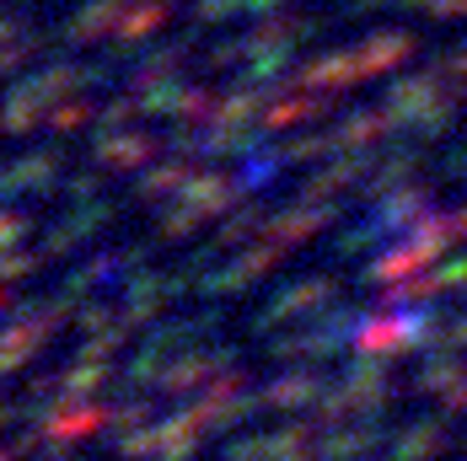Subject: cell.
<instances>
[{"instance_id": "cell-12", "label": "cell", "mask_w": 467, "mask_h": 461, "mask_svg": "<svg viewBox=\"0 0 467 461\" xmlns=\"http://www.w3.org/2000/svg\"><path fill=\"white\" fill-rule=\"evenodd\" d=\"M102 375H108V365L97 360V365H76L59 386H65V392H92V386H102Z\"/></svg>"}, {"instance_id": "cell-15", "label": "cell", "mask_w": 467, "mask_h": 461, "mask_svg": "<svg viewBox=\"0 0 467 461\" xmlns=\"http://www.w3.org/2000/svg\"><path fill=\"white\" fill-rule=\"evenodd\" d=\"M27 446H38V440H22V446H0V461H16Z\"/></svg>"}, {"instance_id": "cell-7", "label": "cell", "mask_w": 467, "mask_h": 461, "mask_svg": "<svg viewBox=\"0 0 467 461\" xmlns=\"http://www.w3.org/2000/svg\"><path fill=\"white\" fill-rule=\"evenodd\" d=\"M312 397H317V381H312V375H285V381H275L258 403H264V408H280V414H290V408H306Z\"/></svg>"}, {"instance_id": "cell-5", "label": "cell", "mask_w": 467, "mask_h": 461, "mask_svg": "<svg viewBox=\"0 0 467 461\" xmlns=\"http://www.w3.org/2000/svg\"><path fill=\"white\" fill-rule=\"evenodd\" d=\"M376 440H381V429H376V424H355V429H344V424H338L323 446H317V456H323V461H355V456H366Z\"/></svg>"}, {"instance_id": "cell-8", "label": "cell", "mask_w": 467, "mask_h": 461, "mask_svg": "<svg viewBox=\"0 0 467 461\" xmlns=\"http://www.w3.org/2000/svg\"><path fill=\"white\" fill-rule=\"evenodd\" d=\"M414 327L420 323H409V317H403V323H387V327H366V333H360V349H392V343H409Z\"/></svg>"}, {"instance_id": "cell-4", "label": "cell", "mask_w": 467, "mask_h": 461, "mask_svg": "<svg viewBox=\"0 0 467 461\" xmlns=\"http://www.w3.org/2000/svg\"><path fill=\"white\" fill-rule=\"evenodd\" d=\"M446 451V424L441 418H420L409 429H398L392 440V461H435Z\"/></svg>"}, {"instance_id": "cell-11", "label": "cell", "mask_w": 467, "mask_h": 461, "mask_svg": "<svg viewBox=\"0 0 467 461\" xmlns=\"http://www.w3.org/2000/svg\"><path fill=\"white\" fill-rule=\"evenodd\" d=\"M27 349H33V333H5L0 338V370H16L27 360Z\"/></svg>"}, {"instance_id": "cell-16", "label": "cell", "mask_w": 467, "mask_h": 461, "mask_svg": "<svg viewBox=\"0 0 467 461\" xmlns=\"http://www.w3.org/2000/svg\"><path fill=\"white\" fill-rule=\"evenodd\" d=\"M44 461H76V451H70V440H59V451H48Z\"/></svg>"}, {"instance_id": "cell-1", "label": "cell", "mask_w": 467, "mask_h": 461, "mask_svg": "<svg viewBox=\"0 0 467 461\" xmlns=\"http://www.w3.org/2000/svg\"><path fill=\"white\" fill-rule=\"evenodd\" d=\"M199 446H204V424H199L193 408H183L178 418H161L150 429L140 424V429L119 435V456L130 461H193Z\"/></svg>"}, {"instance_id": "cell-14", "label": "cell", "mask_w": 467, "mask_h": 461, "mask_svg": "<svg viewBox=\"0 0 467 461\" xmlns=\"http://www.w3.org/2000/svg\"><path fill=\"white\" fill-rule=\"evenodd\" d=\"M441 408L446 414H467V381H457L451 392H441Z\"/></svg>"}, {"instance_id": "cell-6", "label": "cell", "mask_w": 467, "mask_h": 461, "mask_svg": "<svg viewBox=\"0 0 467 461\" xmlns=\"http://www.w3.org/2000/svg\"><path fill=\"white\" fill-rule=\"evenodd\" d=\"M312 456H317L312 424H290V429H275L269 435V461H312Z\"/></svg>"}, {"instance_id": "cell-2", "label": "cell", "mask_w": 467, "mask_h": 461, "mask_svg": "<svg viewBox=\"0 0 467 461\" xmlns=\"http://www.w3.org/2000/svg\"><path fill=\"white\" fill-rule=\"evenodd\" d=\"M97 429H113V408H97V403H54L44 414V440L59 446V440H87Z\"/></svg>"}, {"instance_id": "cell-9", "label": "cell", "mask_w": 467, "mask_h": 461, "mask_svg": "<svg viewBox=\"0 0 467 461\" xmlns=\"http://www.w3.org/2000/svg\"><path fill=\"white\" fill-rule=\"evenodd\" d=\"M210 370H215V360H188V365L167 370V381H161V386H167V392H188V386H199Z\"/></svg>"}, {"instance_id": "cell-3", "label": "cell", "mask_w": 467, "mask_h": 461, "mask_svg": "<svg viewBox=\"0 0 467 461\" xmlns=\"http://www.w3.org/2000/svg\"><path fill=\"white\" fill-rule=\"evenodd\" d=\"M193 414H199V424L204 429H232V424H242V418L253 414V408H264V403H247L242 397V375H226V381H215L199 403H188Z\"/></svg>"}, {"instance_id": "cell-10", "label": "cell", "mask_w": 467, "mask_h": 461, "mask_svg": "<svg viewBox=\"0 0 467 461\" xmlns=\"http://www.w3.org/2000/svg\"><path fill=\"white\" fill-rule=\"evenodd\" d=\"M457 381H462V365H441V360H435V365L420 375V392H451Z\"/></svg>"}, {"instance_id": "cell-13", "label": "cell", "mask_w": 467, "mask_h": 461, "mask_svg": "<svg viewBox=\"0 0 467 461\" xmlns=\"http://www.w3.org/2000/svg\"><path fill=\"white\" fill-rule=\"evenodd\" d=\"M145 418H150V403H124V408H113V429L130 435V429H140Z\"/></svg>"}]
</instances>
